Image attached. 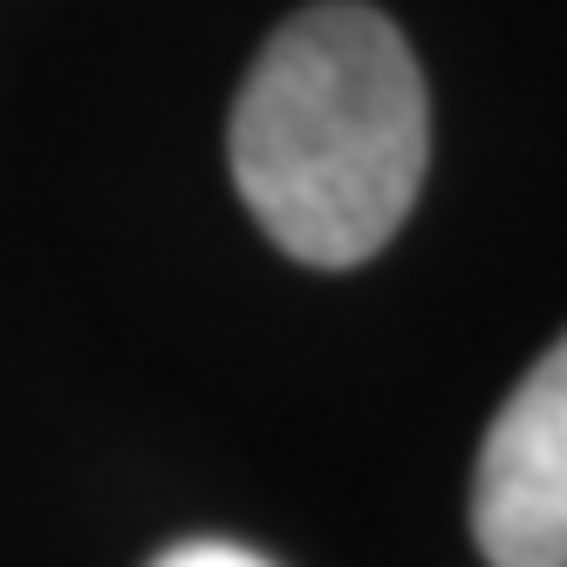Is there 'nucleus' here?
Returning <instances> with one entry per match:
<instances>
[{
    "label": "nucleus",
    "instance_id": "obj_1",
    "mask_svg": "<svg viewBox=\"0 0 567 567\" xmlns=\"http://www.w3.org/2000/svg\"><path fill=\"white\" fill-rule=\"evenodd\" d=\"M233 185L280 254L355 267L411 219L431 165V103L411 42L355 0L274 28L233 103Z\"/></svg>",
    "mask_w": 567,
    "mask_h": 567
},
{
    "label": "nucleus",
    "instance_id": "obj_3",
    "mask_svg": "<svg viewBox=\"0 0 567 567\" xmlns=\"http://www.w3.org/2000/svg\"><path fill=\"white\" fill-rule=\"evenodd\" d=\"M151 567H274L254 547H233V540H178L172 554H157Z\"/></svg>",
    "mask_w": 567,
    "mask_h": 567
},
{
    "label": "nucleus",
    "instance_id": "obj_2",
    "mask_svg": "<svg viewBox=\"0 0 567 567\" xmlns=\"http://www.w3.org/2000/svg\"><path fill=\"white\" fill-rule=\"evenodd\" d=\"M472 534L493 567H567V336L519 377L478 444Z\"/></svg>",
    "mask_w": 567,
    "mask_h": 567
}]
</instances>
